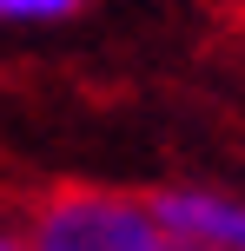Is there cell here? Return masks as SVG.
I'll use <instances>...</instances> for the list:
<instances>
[{
	"label": "cell",
	"instance_id": "1",
	"mask_svg": "<svg viewBox=\"0 0 245 251\" xmlns=\"http://www.w3.org/2000/svg\"><path fill=\"white\" fill-rule=\"evenodd\" d=\"M172 231L153 218L146 199L100 185H66L47 192L27 218V245L33 251H166Z\"/></svg>",
	"mask_w": 245,
	"mask_h": 251
},
{
	"label": "cell",
	"instance_id": "2",
	"mask_svg": "<svg viewBox=\"0 0 245 251\" xmlns=\"http://www.w3.org/2000/svg\"><path fill=\"white\" fill-rule=\"evenodd\" d=\"M146 205H153V218L172 231V238H192L206 251H245V199L199 192V185H166Z\"/></svg>",
	"mask_w": 245,
	"mask_h": 251
},
{
	"label": "cell",
	"instance_id": "3",
	"mask_svg": "<svg viewBox=\"0 0 245 251\" xmlns=\"http://www.w3.org/2000/svg\"><path fill=\"white\" fill-rule=\"evenodd\" d=\"M86 0H0V20H66Z\"/></svg>",
	"mask_w": 245,
	"mask_h": 251
},
{
	"label": "cell",
	"instance_id": "4",
	"mask_svg": "<svg viewBox=\"0 0 245 251\" xmlns=\"http://www.w3.org/2000/svg\"><path fill=\"white\" fill-rule=\"evenodd\" d=\"M0 251H33L27 238H13V231H0Z\"/></svg>",
	"mask_w": 245,
	"mask_h": 251
},
{
	"label": "cell",
	"instance_id": "5",
	"mask_svg": "<svg viewBox=\"0 0 245 251\" xmlns=\"http://www.w3.org/2000/svg\"><path fill=\"white\" fill-rule=\"evenodd\" d=\"M166 251H206V245H192V238H166Z\"/></svg>",
	"mask_w": 245,
	"mask_h": 251
}]
</instances>
